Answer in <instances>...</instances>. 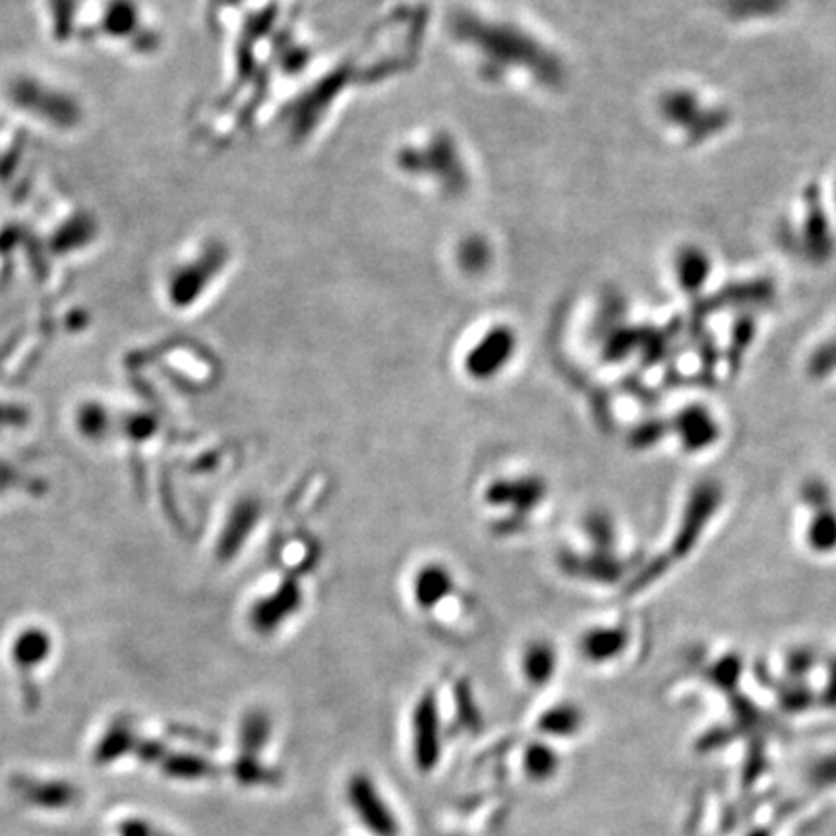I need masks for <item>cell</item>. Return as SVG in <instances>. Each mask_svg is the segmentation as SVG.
<instances>
[{"label":"cell","mask_w":836,"mask_h":836,"mask_svg":"<svg viewBox=\"0 0 836 836\" xmlns=\"http://www.w3.org/2000/svg\"><path fill=\"white\" fill-rule=\"evenodd\" d=\"M516 331L496 326L482 333L463 356L464 376L474 384H492L511 366L517 355Z\"/></svg>","instance_id":"cell-1"},{"label":"cell","mask_w":836,"mask_h":836,"mask_svg":"<svg viewBox=\"0 0 836 836\" xmlns=\"http://www.w3.org/2000/svg\"><path fill=\"white\" fill-rule=\"evenodd\" d=\"M549 498V484L539 474H509L492 479L482 499L486 506L509 516L529 517Z\"/></svg>","instance_id":"cell-2"},{"label":"cell","mask_w":836,"mask_h":836,"mask_svg":"<svg viewBox=\"0 0 836 836\" xmlns=\"http://www.w3.org/2000/svg\"><path fill=\"white\" fill-rule=\"evenodd\" d=\"M305 602L303 581L296 575L283 577L273 591L254 604L250 612L254 629L263 635L275 634L303 612Z\"/></svg>","instance_id":"cell-3"},{"label":"cell","mask_w":836,"mask_h":836,"mask_svg":"<svg viewBox=\"0 0 836 836\" xmlns=\"http://www.w3.org/2000/svg\"><path fill=\"white\" fill-rule=\"evenodd\" d=\"M457 591L456 572L439 560L424 562L414 569L409 584V592L413 600L414 609L424 614L436 612L444 607Z\"/></svg>","instance_id":"cell-4"},{"label":"cell","mask_w":836,"mask_h":836,"mask_svg":"<svg viewBox=\"0 0 836 836\" xmlns=\"http://www.w3.org/2000/svg\"><path fill=\"white\" fill-rule=\"evenodd\" d=\"M413 752L416 765L423 770L436 767L441 753V720L436 693L421 695L413 709Z\"/></svg>","instance_id":"cell-5"},{"label":"cell","mask_w":836,"mask_h":836,"mask_svg":"<svg viewBox=\"0 0 836 836\" xmlns=\"http://www.w3.org/2000/svg\"><path fill=\"white\" fill-rule=\"evenodd\" d=\"M349 803L355 810L358 820L363 821L364 827L372 831L376 836H398L399 825L393 811L389 810L388 803L384 802L380 792L370 778L356 775L351 778L346 788Z\"/></svg>","instance_id":"cell-6"},{"label":"cell","mask_w":836,"mask_h":836,"mask_svg":"<svg viewBox=\"0 0 836 836\" xmlns=\"http://www.w3.org/2000/svg\"><path fill=\"white\" fill-rule=\"evenodd\" d=\"M12 102L26 107L37 117L57 122L59 127L72 125L76 120V105L59 92L35 82V80H17L10 87Z\"/></svg>","instance_id":"cell-7"},{"label":"cell","mask_w":836,"mask_h":836,"mask_svg":"<svg viewBox=\"0 0 836 836\" xmlns=\"http://www.w3.org/2000/svg\"><path fill=\"white\" fill-rule=\"evenodd\" d=\"M10 788L27 803L42 810H67L80 800V792L67 780H37L26 775L10 778Z\"/></svg>","instance_id":"cell-8"},{"label":"cell","mask_w":836,"mask_h":836,"mask_svg":"<svg viewBox=\"0 0 836 836\" xmlns=\"http://www.w3.org/2000/svg\"><path fill=\"white\" fill-rule=\"evenodd\" d=\"M519 670L523 680L532 687H544L557 670V650L549 639H531L525 643L519 655Z\"/></svg>","instance_id":"cell-9"},{"label":"cell","mask_w":836,"mask_h":836,"mask_svg":"<svg viewBox=\"0 0 836 836\" xmlns=\"http://www.w3.org/2000/svg\"><path fill=\"white\" fill-rule=\"evenodd\" d=\"M624 647L625 632L617 627H604V625L587 629L579 641L581 655L591 662H607L614 659Z\"/></svg>","instance_id":"cell-10"},{"label":"cell","mask_w":836,"mask_h":836,"mask_svg":"<svg viewBox=\"0 0 836 836\" xmlns=\"http://www.w3.org/2000/svg\"><path fill=\"white\" fill-rule=\"evenodd\" d=\"M49 652H51L49 634L35 627L17 635L16 641L12 645V657L22 670L39 667L43 660L49 659Z\"/></svg>","instance_id":"cell-11"},{"label":"cell","mask_w":836,"mask_h":836,"mask_svg":"<svg viewBox=\"0 0 836 836\" xmlns=\"http://www.w3.org/2000/svg\"><path fill=\"white\" fill-rule=\"evenodd\" d=\"M136 742L138 740H136L132 727L128 725L127 720L115 722L107 730V734L103 735L102 742L93 753V761H95V765H109L113 761L122 757L125 753L134 752Z\"/></svg>","instance_id":"cell-12"},{"label":"cell","mask_w":836,"mask_h":836,"mask_svg":"<svg viewBox=\"0 0 836 836\" xmlns=\"http://www.w3.org/2000/svg\"><path fill=\"white\" fill-rule=\"evenodd\" d=\"M163 775L178 780H202L215 775V767L208 760L192 753H170L161 761Z\"/></svg>","instance_id":"cell-13"},{"label":"cell","mask_w":836,"mask_h":836,"mask_svg":"<svg viewBox=\"0 0 836 836\" xmlns=\"http://www.w3.org/2000/svg\"><path fill=\"white\" fill-rule=\"evenodd\" d=\"M271 735V718L266 710H250L240 722V747L243 755H254L262 750Z\"/></svg>","instance_id":"cell-14"},{"label":"cell","mask_w":836,"mask_h":836,"mask_svg":"<svg viewBox=\"0 0 836 836\" xmlns=\"http://www.w3.org/2000/svg\"><path fill=\"white\" fill-rule=\"evenodd\" d=\"M581 710L574 705H556L539 718V730L550 735H572L581 728Z\"/></svg>","instance_id":"cell-15"},{"label":"cell","mask_w":836,"mask_h":836,"mask_svg":"<svg viewBox=\"0 0 836 836\" xmlns=\"http://www.w3.org/2000/svg\"><path fill=\"white\" fill-rule=\"evenodd\" d=\"M258 517H260V506L256 502H246L243 506H238L235 521L228 523L225 546L228 550H237L246 537L252 532L254 527L258 523Z\"/></svg>","instance_id":"cell-16"},{"label":"cell","mask_w":836,"mask_h":836,"mask_svg":"<svg viewBox=\"0 0 836 836\" xmlns=\"http://www.w3.org/2000/svg\"><path fill=\"white\" fill-rule=\"evenodd\" d=\"M557 765H560L557 755L550 750L549 745L532 743L525 752V770L534 780H546L552 777L556 773Z\"/></svg>","instance_id":"cell-17"},{"label":"cell","mask_w":836,"mask_h":836,"mask_svg":"<svg viewBox=\"0 0 836 836\" xmlns=\"http://www.w3.org/2000/svg\"><path fill=\"white\" fill-rule=\"evenodd\" d=\"M136 26V7L132 0H113L105 10V30L115 37L132 34Z\"/></svg>","instance_id":"cell-18"},{"label":"cell","mask_w":836,"mask_h":836,"mask_svg":"<svg viewBox=\"0 0 836 836\" xmlns=\"http://www.w3.org/2000/svg\"><path fill=\"white\" fill-rule=\"evenodd\" d=\"M233 775L243 785H270L275 780V775L270 769L260 765L254 755H240L233 765Z\"/></svg>","instance_id":"cell-19"},{"label":"cell","mask_w":836,"mask_h":836,"mask_svg":"<svg viewBox=\"0 0 836 836\" xmlns=\"http://www.w3.org/2000/svg\"><path fill=\"white\" fill-rule=\"evenodd\" d=\"M134 753L138 761H142L145 765H155L165 760L169 753H167V745L157 740H138L134 745Z\"/></svg>","instance_id":"cell-20"},{"label":"cell","mask_w":836,"mask_h":836,"mask_svg":"<svg viewBox=\"0 0 836 836\" xmlns=\"http://www.w3.org/2000/svg\"><path fill=\"white\" fill-rule=\"evenodd\" d=\"M119 836H155V828L144 820H127L119 825Z\"/></svg>","instance_id":"cell-21"},{"label":"cell","mask_w":836,"mask_h":836,"mask_svg":"<svg viewBox=\"0 0 836 836\" xmlns=\"http://www.w3.org/2000/svg\"><path fill=\"white\" fill-rule=\"evenodd\" d=\"M155 836H170V835H165V833H160V831H155Z\"/></svg>","instance_id":"cell-22"}]
</instances>
